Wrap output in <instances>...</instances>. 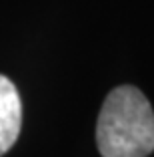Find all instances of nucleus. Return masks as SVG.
Segmentation results:
<instances>
[{
    "mask_svg": "<svg viewBox=\"0 0 154 157\" xmlns=\"http://www.w3.org/2000/svg\"><path fill=\"white\" fill-rule=\"evenodd\" d=\"M22 127V101L18 89L10 78L0 75V157L4 155L20 135Z\"/></svg>",
    "mask_w": 154,
    "mask_h": 157,
    "instance_id": "2",
    "label": "nucleus"
},
{
    "mask_svg": "<svg viewBox=\"0 0 154 157\" xmlns=\"http://www.w3.org/2000/svg\"><path fill=\"white\" fill-rule=\"evenodd\" d=\"M102 157H148L154 151V111L140 89L122 85L108 93L96 123Z\"/></svg>",
    "mask_w": 154,
    "mask_h": 157,
    "instance_id": "1",
    "label": "nucleus"
}]
</instances>
